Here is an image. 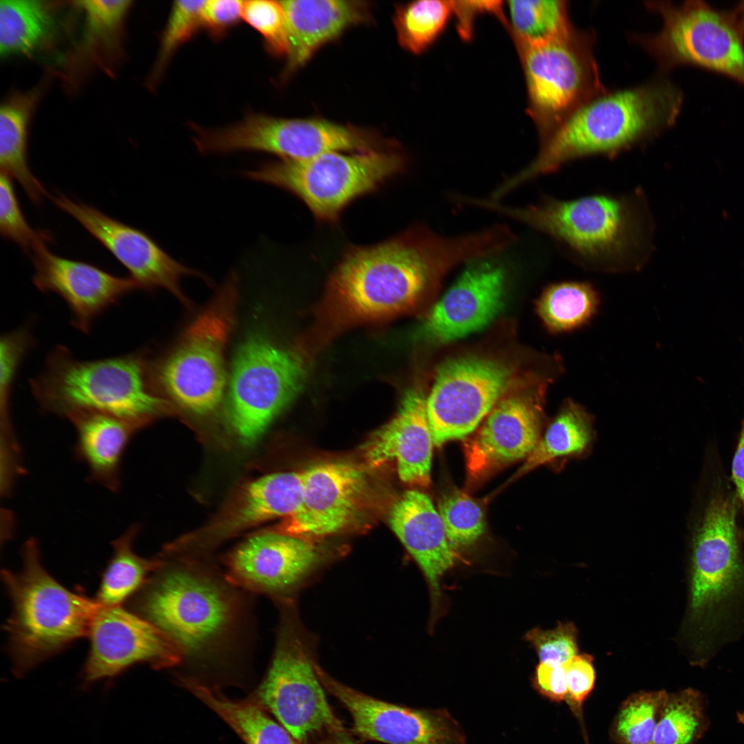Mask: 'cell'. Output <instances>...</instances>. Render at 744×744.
I'll list each match as a JSON object with an SVG mask.
<instances>
[{
    "instance_id": "ffe728a7",
    "label": "cell",
    "mask_w": 744,
    "mask_h": 744,
    "mask_svg": "<svg viewBox=\"0 0 744 744\" xmlns=\"http://www.w3.org/2000/svg\"><path fill=\"white\" fill-rule=\"evenodd\" d=\"M302 472L300 506L273 531L313 540L349 527L360 515L367 495L364 471L353 464L331 462Z\"/></svg>"
},
{
    "instance_id": "d4e9b609",
    "label": "cell",
    "mask_w": 744,
    "mask_h": 744,
    "mask_svg": "<svg viewBox=\"0 0 744 744\" xmlns=\"http://www.w3.org/2000/svg\"><path fill=\"white\" fill-rule=\"evenodd\" d=\"M433 446L426 397L412 389L406 392L395 417L369 436L362 451L370 466L395 461L402 482L426 487L431 482Z\"/></svg>"
},
{
    "instance_id": "52a82bcc",
    "label": "cell",
    "mask_w": 744,
    "mask_h": 744,
    "mask_svg": "<svg viewBox=\"0 0 744 744\" xmlns=\"http://www.w3.org/2000/svg\"><path fill=\"white\" fill-rule=\"evenodd\" d=\"M277 606L272 658L251 699L301 744H321L346 729L327 701L316 672L314 639L301 621L296 600Z\"/></svg>"
},
{
    "instance_id": "603a6c76",
    "label": "cell",
    "mask_w": 744,
    "mask_h": 744,
    "mask_svg": "<svg viewBox=\"0 0 744 744\" xmlns=\"http://www.w3.org/2000/svg\"><path fill=\"white\" fill-rule=\"evenodd\" d=\"M541 391L500 400L466 438L464 452L471 477L481 479L530 455L541 437Z\"/></svg>"
},
{
    "instance_id": "b9f144b4",
    "label": "cell",
    "mask_w": 744,
    "mask_h": 744,
    "mask_svg": "<svg viewBox=\"0 0 744 744\" xmlns=\"http://www.w3.org/2000/svg\"><path fill=\"white\" fill-rule=\"evenodd\" d=\"M83 11L85 28L83 46L112 41L120 32L132 1L128 0H86L75 2Z\"/></svg>"
},
{
    "instance_id": "ee69618b",
    "label": "cell",
    "mask_w": 744,
    "mask_h": 744,
    "mask_svg": "<svg viewBox=\"0 0 744 744\" xmlns=\"http://www.w3.org/2000/svg\"><path fill=\"white\" fill-rule=\"evenodd\" d=\"M539 662L563 665L577 654V630L572 623H559L551 630L533 628L525 635Z\"/></svg>"
},
{
    "instance_id": "8992f818",
    "label": "cell",
    "mask_w": 744,
    "mask_h": 744,
    "mask_svg": "<svg viewBox=\"0 0 744 744\" xmlns=\"http://www.w3.org/2000/svg\"><path fill=\"white\" fill-rule=\"evenodd\" d=\"M1 575L12 603L5 628L17 676L87 636L99 604L56 581L43 568L34 539L23 546L20 570Z\"/></svg>"
},
{
    "instance_id": "d590c367",
    "label": "cell",
    "mask_w": 744,
    "mask_h": 744,
    "mask_svg": "<svg viewBox=\"0 0 744 744\" xmlns=\"http://www.w3.org/2000/svg\"><path fill=\"white\" fill-rule=\"evenodd\" d=\"M668 696L665 690L640 691L619 706L610 736L617 744H654L656 727Z\"/></svg>"
},
{
    "instance_id": "cb8c5ba5",
    "label": "cell",
    "mask_w": 744,
    "mask_h": 744,
    "mask_svg": "<svg viewBox=\"0 0 744 744\" xmlns=\"http://www.w3.org/2000/svg\"><path fill=\"white\" fill-rule=\"evenodd\" d=\"M389 521L428 583L433 624L442 612L441 581L456 560L441 517L428 495L412 490L404 492L394 502Z\"/></svg>"
},
{
    "instance_id": "e575fe53",
    "label": "cell",
    "mask_w": 744,
    "mask_h": 744,
    "mask_svg": "<svg viewBox=\"0 0 744 744\" xmlns=\"http://www.w3.org/2000/svg\"><path fill=\"white\" fill-rule=\"evenodd\" d=\"M452 16V1L421 0L398 6L393 21L399 43L413 54L424 52L441 36Z\"/></svg>"
},
{
    "instance_id": "7a4b0ae2",
    "label": "cell",
    "mask_w": 744,
    "mask_h": 744,
    "mask_svg": "<svg viewBox=\"0 0 744 744\" xmlns=\"http://www.w3.org/2000/svg\"><path fill=\"white\" fill-rule=\"evenodd\" d=\"M475 207L521 222L554 239L579 265L618 273L639 270L650 258L654 222L641 190L571 200L546 198L513 207L474 198Z\"/></svg>"
},
{
    "instance_id": "ab89813d",
    "label": "cell",
    "mask_w": 744,
    "mask_h": 744,
    "mask_svg": "<svg viewBox=\"0 0 744 744\" xmlns=\"http://www.w3.org/2000/svg\"><path fill=\"white\" fill-rule=\"evenodd\" d=\"M12 178L0 174V233L25 252L31 254L37 245L52 241L50 233L32 229L23 214Z\"/></svg>"
},
{
    "instance_id": "1f68e13d",
    "label": "cell",
    "mask_w": 744,
    "mask_h": 744,
    "mask_svg": "<svg viewBox=\"0 0 744 744\" xmlns=\"http://www.w3.org/2000/svg\"><path fill=\"white\" fill-rule=\"evenodd\" d=\"M137 528L132 526L112 542L113 553L101 577L95 601L102 606H117L130 599L162 564L134 553L132 542Z\"/></svg>"
},
{
    "instance_id": "60d3db41",
    "label": "cell",
    "mask_w": 744,
    "mask_h": 744,
    "mask_svg": "<svg viewBox=\"0 0 744 744\" xmlns=\"http://www.w3.org/2000/svg\"><path fill=\"white\" fill-rule=\"evenodd\" d=\"M26 327L1 335L0 340V409L1 426L10 431V404L15 377L23 360L33 346Z\"/></svg>"
},
{
    "instance_id": "74e56055",
    "label": "cell",
    "mask_w": 744,
    "mask_h": 744,
    "mask_svg": "<svg viewBox=\"0 0 744 744\" xmlns=\"http://www.w3.org/2000/svg\"><path fill=\"white\" fill-rule=\"evenodd\" d=\"M437 510L448 543L455 551L472 546L485 531L482 507L462 491L452 490L442 496Z\"/></svg>"
},
{
    "instance_id": "83f0119b",
    "label": "cell",
    "mask_w": 744,
    "mask_h": 744,
    "mask_svg": "<svg viewBox=\"0 0 744 744\" xmlns=\"http://www.w3.org/2000/svg\"><path fill=\"white\" fill-rule=\"evenodd\" d=\"M39 94L34 89L12 95L0 107L1 172L16 180L34 204L48 195L32 173L27 157L28 125Z\"/></svg>"
},
{
    "instance_id": "4316f807",
    "label": "cell",
    "mask_w": 744,
    "mask_h": 744,
    "mask_svg": "<svg viewBox=\"0 0 744 744\" xmlns=\"http://www.w3.org/2000/svg\"><path fill=\"white\" fill-rule=\"evenodd\" d=\"M76 432V453L90 478L112 491L121 485V459L132 434L131 424L105 413L81 411L69 415Z\"/></svg>"
},
{
    "instance_id": "44dd1931",
    "label": "cell",
    "mask_w": 744,
    "mask_h": 744,
    "mask_svg": "<svg viewBox=\"0 0 744 744\" xmlns=\"http://www.w3.org/2000/svg\"><path fill=\"white\" fill-rule=\"evenodd\" d=\"M493 258L468 263L425 318L420 336L446 343L484 329L496 318L504 304L506 273Z\"/></svg>"
},
{
    "instance_id": "7402d4cb",
    "label": "cell",
    "mask_w": 744,
    "mask_h": 744,
    "mask_svg": "<svg viewBox=\"0 0 744 744\" xmlns=\"http://www.w3.org/2000/svg\"><path fill=\"white\" fill-rule=\"evenodd\" d=\"M30 255L34 286L61 296L70 310L72 326L85 333L107 309L139 290L130 276H117L92 264L59 256L45 242L37 245Z\"/></svg>"
},
{
    "instance_id": "f1b7e54d",
    "label": "cell",
    "mask_w": 744,
    "mask_h": 744,
    "mask_svg": "<svg viewBox=\"0 0 744 744\" xmlns=\"http://www.w3.org/2000/svg\"><path fill=\"white\" fill-rule=\"evenodd\" d=\"M595 438L592 415L582 405L568 398L515 477L555 461L583 458L590 453Z\"/></svg>"
},
{
    "instance_id": "4dcf8cb0",
    "label": "cell",
    "mask_w": 744,
    "mask_h": 744,
    "mask_svg": "<svg viewBox=\"0 0 744 744\" xmlns=\"http://www.w3.org/2000/svg\"><path fill=\"white\" fill-rule=\"evenodd\" d=\"M55 28L52 6L35 0L0 1V55H30L51 37Z\"/></svg>"
},
{
    "instance_id": "7bdbcfd3",
    "label": "cell",
    "mask_w": 744,
    "mask_h": 744,
    "mask_svg": "<svg viewBox=\"0 0 744 744\" xmlns=\"http://www.w3.org/2000/svg\"><path fill=\"white\" fill-rule=\"evenodd\" d=\"M242 19L261 35L266 49L271 54L288 56L289 39L280 1H244Z\"/></svg>"
},
{
    "instance_id": "7c38bea8",
    "label": "cell",
    "mask_w": 744,
    "mask_h": 744,
    "mask_svg": "<svg viewBox=\"0 0 744 744\" xmlns=\"http://www.w3.org/2000/svg\"><path fill=\"white\" fill-rule=\"evenodd\" d=\"M193 141L203 154L256 151L294 161L332 152H366L388 145L369 133L327 121L255 113L231 126L216 129L197 126Z\"/></svg>"
},
{
    "instance_id": "9a60e30c",
    "label": "cell",
    "mask_w": 744,
    "mask_h": 744,
    "mask_svg": "<svg viewBox=\"0 0 744 744\" xmlns=\"http://www.w3.org/2000/svg\"><path fill=\"white\" fill-rule=\"evenodd\" d=\"M334 556L313 540L275 531L243 541L223 559L224 575L236 587L271 598L276 604L295 595Z\"/></svg>"
},
{
    "instance_id": "7dc6e473",
    "label": "cell",
    "mask_w": 744,
    "mask_h": 744,
    "mask_svg": "<svg viewBox=\"0 0 744 744\" xmlns=\"http://www.w3.org/2000/svg\"><path fill=\"white\" fill-rule=\"evenodd\" d=\"M452 3L453 16L456 18L458 32L464 40H468L472 37L475 19L477 16L483 13L493 14L503 23H506L502 3L500 1H452Z\"/></svg>"
},
{
    "instance_id": "836d02e7",
    "label": "cell",
    "mask_w": 744,
    "mask_h": 744,
    "mask_svg": "<svg viewBox=\"0 0 744 744\" xmlns=\"http://www.w3.org/2000/svg\"><path fill=\"white\" fill-rule=\"evenodd\" d=\"M507 3L506 25L517 48L556 39L574 28L566 1L512 0Z\"/></svg>"
},
{
    "instance_id": "ba28073f",
    "label": "cell",
    "mask_w": 744,
    "mask_h": 744,
    "mask_svg": "<svg viewBox=\"0 0 744 744\" xmlns=\"http://www.w3.org/2000/svg\"><path fill=\"white\" fill-rule=\"evenodd\" d=\"M238 276L231 272L163 360L149 366L153 391L197 415L215 411L227 384L225 351L234 325Z\"/></svg>"
},
{
    "instance_id": "277c9868",
    "label": "cell",
    "mask_w": 744,
    "mask_h": 744,
    "mask_svg": "<svg viewBox=\"0 0 744 744\" xmlns=\"http://www.w3.org/2000/svg\"><path fill=\"white\" fill-rule=\"evenodd\" d=\"M683 103L681 92L659 81L606 92L585 104L546 140L535 158L504 180L506 192L586 156H612L671 127Z\"/></svg>"
},
{
    "instance_id": "d6a6232c",
    "label": "cell",
    "mask_w": 744,
    "mask_h": 744,
    "mask_svg": "<svg viewBox=\"0 0 744 744\" xmlns=\"http://www.w3.org/2000/svg\"><path fill=\"white\" fill-rule=\"evenodd\" d=\"M599 306V294L590 283L564 281L544 289L537 301V310L546 327L559 333L589 324Z\"/></svg>"
},
{
    "instance_id": "8fae6325",
    "label": "cell",
    "mask_w": 744,
    "mask_h": 744,
    "mask_svg": "<svg viewBox=\"0 0 744 744\" xmlns=\"http://www.w3.org/2000/svg\"><path fill=\"white\" fill-rule=\"evenodd\" d=\"M662 17L656 34L639 38L660 66H694L726 76L744 85V36L731 10L705 1L649 2Z\"/></svg>"
},
{
    "instance_id": "bcb514c9",
    "label": "cell",
    "mask_w": 744,
    "mask_h": 744,
    "mask_svg": "<svg viewBox=\"0 0 744 744\" xmlns=\"http://www.w3.org/2000/svg\"><path fill=\"white\" fill-rule=\"evenodd\" d=\"M244 1H205L202 11L203 28L214 39H220L242 19Z\"/></svg>"
},
{
    "instance_id": "e0dca14e",
    "label": "cell",
    "mask_w": 744,
    "mask_h": 744,
    "mask_svg": "<svg viewBox=\"0 0 744 744\" xmlns=\"http://www.w3.org/2000/svg\"><path fill=\"white\" fill-rule=\"evenodd\" d=\"M51 198L57 207L78 221L127 269L139 290L163 289L189 306V300L181 289L182 278L196 276L208 280L202 273L171 256L143 231L63 194Z\"/></svg>"
},
{
    "instance_id": "8d00e7d4",
    "label": "cell",
    "mask_w": 744,
    "mask_h": 744,
    "mask_svg": "<svg viewBox=\"0 0 744 744\" xmlns=\"http://www.w3.org/2000/svg\"><path fill=\"white\" fill-rule=\"evenodd\" d=\"M705 727L700 694L686 689L668 694L654 737V744H692Z\"/></svg>"
},
{
    "instance_id": "816d5d0a",
    "label": "cell",
    "mask_w": 744,
    "mask_h": 744,
    "mask_svg": "<svg viewBox=\"0 0 744 744\" xmlns=\"http://www.w3.org/2000/svg\"><path fill=\"white\" fill-rule=\"evenodd\" d=\"M730 10L744 36V1L738 3V4Z\"/></svg>"
},
{
    "instance_id": "4fadbf2b",
    "label": "cell",
    "mask_w": 744,
    "mask_h": 744,
    "mask_svg": "<svg viewBox=\"0 0 744 744\" xmlns=\"http://www.w3.org/2000/svg\"><path fill=\"white\" fill-rule=\"evenodd\" d=\"M305 378L302 358L254 336L240 347L228 386V416L240 440L255 444L298 394Z\"/></svg>"
},
{
    "instance_id": "ac0fdd59",
    "label": "cell",
    "mask_w": 744,
    "mask_h": 744,
    "mask_svg": "<svg viewBox=\"0 0 744 744\" xmlns=\"http://www.w3.org/2000/svg\"><path fill=\"white\" fill-rule=\"evenodd\" d=\"M85 683L114 676L138 663L161 669L183 663L180 650L165 633L122 606H99L90 626Z\"/></svg>"
},
{
    "instance_id": "5b68a950",
    "label": "cell",
    "mask_w": 744,
    "mask_h": 744,
    "mask_svg": "<svg viewBox=\"0 0 744 744\" xmlns=\"http://www.w3.org/2000/svg\"><path fill=\"white\" fill-rule=\"evenodd\" d=\"M30 387L48 413L67 417L76 412H99L137 429L172 408L153 391L147 363L137 353L81 360L58 345L48 354L43 371L30 380Z\"/></svg>"
},
{
    "instance_id": "9c48e42d",
    "label": "cell",
    "mask_w": 744,
    "mask_h": 744,
    "mask_svg": "<svg viewBox=\"0 0 744 744\" xmlns=\"http://www.w3.org/2000/svg\"><path fill=\"white\" fill-rule=\"evenodd\" d=\"M406 161L396 152H332L304 160L280 159L241 172L297 197L320 222L333 223L353 200L400 174Z\"/></svg>"
},
{
    "instance_id": "6da1fadb",
    "label": "cell",
    "mask_w": 744,
    "mask_h": 744,
    "mask_svg": "<svg viewBox=\"0 0 744 744\" xmlns=\"http://www.w3.org/2000/svg\"><path fill=\"white\" fill-rule=\"evenodd\" d=\"M494 227L456 237L416 226L385 241L351 246L327 285V298L351 321L390 317L413 307L453 266L496 256L503 249Z\"/></svg>"
},
{
    "instance_id": "2e32d148",
    "label": "cell",
    "mask_w": 744,
    "mask_h": 744,
    "mask_svg": "<svg viewBox=\"0 0 744 744\" xmlns=\"http://www.w3.org/2000/svg\"><path fill=\"white\" fill-rule=\"evenodd\" d=\"M510 369L478 357L447 360L437 368L426 410L434 446L466 439L500 400Z\"/></svg>"
},
{
    "instance_id": "5bb4252c",
    "label": "cell",
    "mask_w": 744,
    "mask_h": 744,
    "mask_svg": "<svg viewBox=\"0 0 744 744\" xmlns=\"http://www.w3.org/2000/svg\"><path fill=\"white\" fill-rule=\"evenodd\" d=\"M736 517L734 497L715 490L693 535L689 614L700 629L713 625L744 584Z\"/></svg>"
},
{
    "instance_id": "f6af8a7d",
    "label": "cell",
    "mask_w": 744,
    "mask_h": 744,
    "mask_svg": "<svg viewBox=\"0 0 744 744\" xmlns=\"http://www.w3.org/2000/svg\"><path fill=\"white\" fill-rule=\"evenodd\" d=\"M592 657L576 654L564 664L568 695L566 700L577 711L594 688L596 675Z\"/></svg>"
},
{
    "instance_id": "681fc988",
    "label": "cell",
    "mask_w": 744,
    "mask_h": 744,
    "mask_svg": "<svg viewBox=\"0 0 744 744\" xmlns=\"http://www.w3.org/2000/svg\"><path fill=\"white\" fill-rule=\"evenodd\" d=\"M732 475L744 518V421L733 457Z\"/></svg>"
},
{
    "instance_id": "f5cc1de1",
    "label": "cell",
    "mask_w": 744,
    "mask_h": 744,
    "mask_svg": "<svg viewBox=\"0 0 744 744\" xmlns=\"http://www.w3.org/2000/svg\"><path fill=\"white\" fill-rule=\"evenodd\" d=\"M738 718L740 722L744 724V712L738 714Z\"/></svg>"
},
{
    "instance_id": "f35d334b",
    "label": "cell",
    "mask_w": 744,
    "mask_h": 744,
    "mask_svg": "<svg viewBox=\"0 0 744 744\" xmlns=\"http://www.w3.org/2000/svg\"><path fill=\"white\" fill-rule=\"evenodd\" d=\"M205 1H176L171 8L162 34L157 59L150 77L154 85L176 50L203 28L202 11Z\"/></svg>"
},
{
    "instance_id": "484cf974",
    "label": "cell",
    "mask_w": 744,
    "mask_h": 744,
    "mask_svg": "<svg viewBox=\"0 0 744 744\" xmlns=\"http://www.w3.org/2000/svg\"><path fill=\"white\" fill-rule=\"evenodd\" d=\"M280 3L289 44L286 74L305 63L322 45L368 17L367 6L362 1L289 0Z\"/></svg>"
},
{
    "instance_id": "d6986e66",
    "label": "cell",
    "mask_w": 744,
    "mask_h": 744,
    "mask_svg": "<svg viewBox=\"0 0 744 744\" xmlns=\"http://www.w3.org/2000/svg\"><path fill=\"white\" fill-rule=\"evenodd\" d=\"M324 689L347 709L352 732L386 744H464L458 723L446 710H422L391 703L358 691L329 675L317 663Z\"/></svg>"
},
{
    "instance_id": "30bf717a",
    "label": "cell",
    "mask_w": 744,
    "mask_h": 744,
    "mask_svg": "<svg viewBox=\"0 0 744 744\" xmlns=\"http://www.w3.org/2000/svg\"><path fill=\"white\" fill-rule=\"evenodd\" d=\"M592 37L567 34L517 48L528 95L527 112L546 140L576 111L606 93L592 53Z\"/></svg>"
},
{
    "instance_id": "f546056e",
    "label": "cell",
    "mask_w": 744,
    "mask_h": 744,
    "mask_svg": "<svg viewBox=\"0 0 744 744\" xmlns=\"http://www.w3.org/2000/svg\"><path fill=\"white\" fill-rule=\"evenodd\" d=\"M180 683L216 713L245 744H301L252 699L231 700L196 679Z\"/></svg>"
},
{
    "instance_id": "3957f363",
    "label": "cell",
    "mask_w": 744,
    "mask_h": 744,
    "mask_svg": "<svg viewBox=\"0 0 744 744\" xmlns=\"http://www.w3.org/2000/svg\"><path fill=\"white\" fill-rule=\"evenodd\" d=\"M238 590L216 568L162 559L129 610L169 637L183 662L209 667L225 657L238 635L243 614Z\"/></svg>"
},
{
    "instance_id": "f907efd6",
    "label": "cell",
    "mask_w": 744,
    "mask_h": 744,
    "mask_svg": "<svg viewBox=\"0 0 744 744\" xmlns=\"http://www.w3.org/2000/svg\"><path fill=\"white\" fill-rule=\"evenodd\" d=\"M321 744H360L355 741L346 731L336 734Z\"/></svg>"
},
{
    "instance_id": "c3c4849f",
    "label": "cell",
    "mask_w": 744,
    "mask_h": 744,
    "mask_svg": "<svg viewBox=\"0 0 744 744\" xmlns=\"http://www.w3.org/2000/svg\"><path fill=\"white\" fill-rule=\"evenodd\" d=\"M533 683L541 695L552 701L561 702L567 699L564 664L539 662L535 669Z\"/></svg>"
}]
</instances>
